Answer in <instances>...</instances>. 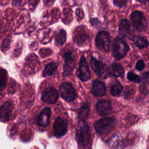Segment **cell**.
Listing matches in <instances>:
<instances>
[{
    "label": "cell",
    "instance_id": "5bb4252c",
    "mask_svg": "<svg viewBox=\"0 0 149 149\" xmlns=\"http://www.w3.org/2000/svg\"><path fill=\"white\" fill-rule=\"evenodd\" d=\"M132 33V27L130 22L127 19H123L119 24L118 35L119 37L123 38L130 36Z\"/></svg>",
    "mask_w": 149,
    "mask_h": 149
},
{
    "label": "cell",
    "instance_id": "ffe728a7",
    "mask_svg": "<svg viewBox=\"0 0 149 149\" xmlns=\"http://www.w3.org/2000/svg\"><path fill=\"white\" fill-rule=\"evenodd\" d=\"M122 84L118 81H115L110 87V94L112 96H119L122 92Z\"/></svg>",
    "mask_w": 149,
    "mask_h": 149
},
{
    "label": "cell",
    "instance_id": "7a4b0ae2",
    "mask_svg": "<svg viewBox=\"0 0 149 149\" xmlns=\"http://www.w3.org/2000/svg\"><path fill=\"white\" fill-rule=\"evenodd\" d=\"M115 125V120L113 118L105 117L97 121L95 125V129L98 134L105 136L113 129Z\"/></svg>",
    "mask_w": 149,
    "mask_h": 149
},
{
    "label": "cell",
    "instance_id": "7c38bea8",
    "mask_svg": "<svg viewBox=\"0 0 149 149\" xmlns=\"http://www.w3.org/2000/svg\"><path fill=\"white\" fill-rule=\"evenodd\" d=\"M97 113L101 116L109 115L112 112V105L111 102L107 100H98L95 105Z\"/></svg>",
    "mask_w": 149,
    "mask_h": 149
},
{
    "label": "cell",
    "instance_id": "603a6c76",
    "mask_svg": "<svg viewBox=\"0 0 149 149\" xmlns=\"http://www.w3.org/2000/svg\"><path fill=\"white\" fill-rule=\"evenodd\" d=\"M127 79L132 81L133 82H136V83H139L140 81V77L135 74L134 72H129L127 74Z\"/></svg>",
    "mask_w": 149,
    "mask_h": 149
},
{
    "label": "cell",
    "instance_id": "ac0fdd59",
    "mask_svg": "<svg viewBox=\"0 0 149 149\" xmlns=\"http://www.w3.org/2000/svg\"><path fill=\"white\" fill-rule=\"evenodd\" d=\"M133 41L134 45L140 49H143L144 48H146L148 45V41L145 38L141 36H137L134 37Z\"/></svg>",
    "mask_w": 149,
    "mask_h": 149
},
{
    "label": "cell",
    "instance_id": "7402d4cb",
    "mask_svg": "<svg viewBox=\"0 0 149 149\" xmlns=\"http://www.w3.org/2000/svg\"><path fill=\"white\" fill-rule=\"evenodd\" d=\"M66 31L63 29H61L59 31L55 37V44L58 45H62L66 41Z\"/></svg>",
    "mask_w": 149,
    "mask_h": 149
},
{
    "label": "cell",
    "instance_id": "d4e9b609",
    "mask_svg": "<svg viewBox=\"0 0 149 149\" xmlns=\"http://www.w3.org/2000/svg\"><path fill=\"white\" fill-rule=\"evenodd\" d=\"M113 3L119 8H122L126 5V0H113Z\"/></svg>",
    "mask_w": 149,
    "mask_h": 149
},
{
    "label": "cell",
    "instance_id": "6da1fadb",
    "mask_svg": "<svg viewBox=\"0 0 149 149\" xmlns=\"http://www.w3.org/2000/svg\"><path fill=\"white\" fill-rule=\"evenodd\" d=\"M75 139L79 149H91L92 140L90 128L84 120L79 121L75 127Z\"/></svg>",
    "mask_w": 149,
    "mask_h": 149
},
{
    "label": "cell",
    "instance_id": "2e32d148",
    "mask_svg": "<svg viewBox=\"0 0 149 149\" xmlns=\"http://www.w3.org/2000/svg\"><path fill=\"white\" fill-rule=\"evenodd\" d=\"M12 110V105L10 102L6 101L1 106V118L2 121H6L9 119Z\"/></svg>",
    "mask_w": 149,
    "mask_h": 149
},
{
    "label": "cell",
    "instance_id": "44dd1931",
    "mask_svg": "<svg viewBox=\"0 0 149 149\" xmlns=\"http://www.w3.org/2000/svg\"><path fill=\"white\" fill-rule=\"evenodd\" d=\"M57 69V65L56 63L52 62L48 63L45 68L44 72H43V76L47 77V76H51L54 74L55 70Z\"/></svg>",
    "mask_w": 149,
    "mask_h": 149
},
{
    "label": "cell",
    "instance_id": "f1b7e54d",
    "mask_svg": "<svg viewBox=\"0 0 149 149\" xmlns=\"http://www.w3.org/2000/svg\"><path fill=\"white\" fill-rule=\"evenodd\" d=\"M137 1H139L140 3H146L147 2H148L149 1V0H137Z\"/></svg>",
    "mask_w": 149,
    "mask_h": 149
},
{
    "label": "cell",
    "instance_id": "9c48e42d",
    "mask_svg": "<svg viewBox=\"0 0 149 149\" xmlns=\"http://www.w3.org/2000/svg\"><path fill=\"white\" fill-rule=\"evenodd\" d=\"M64 59L65 63L63 66V76L66 77L71 74L73 72L76 65V61L73 54L69 51L65 54Z\"/></svg>",
    "mask_w": 149,
    "mask_h": 149
},
{
    "label": "cell",
    "instance_id": "8fae6325",
    "mask_svg": "<svg viewBox=\"0 0 149 149\" xmlns=\"http://www.w3.org/2000/svg\"><path fill=\"white\" fill-rule=\"evenodd\" d=\"M58 97L57 90L52 87L46 88L41 93V100L48 104L55 103Z\"/></svg>",
    "mask_w": 149,
    "mask_h": 149
},
{
    "label": "cell",
    "instance_id": "484cf974",
    "mask_svg": "<svg viewBox=\"0 0 149 149\" xmlns=\"http://www.w3.org/2000/svg\"><path fill=\"white\" fill-rule=\"evenodd\" d=\"M144 63L143 60H139L136 64V68L137 70L141 71L144 68Z\"/></svg>",
    "mask_w": 149,
    "mask_h": 149
},
{
    "label": "cell",
    "instance_id": "cb8c5ba5",
    "mask_svg": "<svg viewBox=\"0 0 149 149\" xmlns=\"http://www.w3.org/2000/svg\"><path fill=\"white\" fill-rule=\"evenodd\" d=\"M6 71L5 69H2L1 70V73H0V79H1V87H4V86L5 85L6 83Z\"/></svg>",
    "mask_w": 149,
    "mask_h": 149
},
{
    "label": "cell",
    "instance_id": "277c9868",
    "mask_svg": "<svg viewBox=\"0 0 149 149\" xmlns=\"http://www.w3.org/2000/svg\"><path fill=\"white\" fill-rule=\"evenodd\" d=\"M91 65L95 73L101 79H106L111 74L110 68L107 65L94 57L91 58Z\"/></svg>",
    "mask_w": 149,
    "mask_h": 149
},
{
    "label": "cell",
    "instance_id": "d6986e66",
    "mask_svg": "<svg viewBox=\"0 0 149 149\" xmlns=\"http://www.w3.org/2000/svg\"><path fill=\"white\" fill-rule=\"evenodd\" d=\"M89 111H90L89 104L87 102H86L82 105V106L80 107L79 109V118L81 120H84L87 119L89 115Z\"/></svg>",
    "mask_w": 149,
    "mask_h": 149
},
{
    "label": "cell",
    "instance_id": "5b68a950",
    "mask_svg": "<svg viewBox=\"0 0 149 149\" xmlns=\"http://www.w3.org/2000/svg\"><path fill=\"white\" fill-rule=\"evenodd\" d=\"M130 20L135 29L140 31H144L147 27V23L143 13L134 11L130 15Z\"/></svg>",
    "mask_w": 149,
    "mask_h": 149
},
{
    "label": "cell",
    "instance_id": "3957f363",
    "mask_svg": "<svg viewBox=\"0 0 149 149\" xmlns=\"http://www.w3.org/2000/svg\"><path fill=\"white\" fill-rule=\"evenodd\" d=\"M129 51V47L127 43L119 37L115 39L112 45V53L114 58L117 60L123 58Z\"/></svg>",
    "mask_w": 149,
    "mask_h": 149
},
{
    "label": "cell",
    "instance_id": "4316f807",
    "mask_svg": "<svg viewBox=\"0 0 149 149\" xmlns=\"http://www.w3.org/2000/svg\"><path fill=\"white\" fill-rule=\"evenodd\" d=\"M142 80L145 84H149V72L143 74Z\"/></svg>",
    "mask_w": 149,
    "mask_h": 149
},
{
    "label": "cell",
    "instance_id": "4fadbf2b",
    "mask_svg": "<svg viewBox=\"0 0 149 149\" xmlns=\"http://www.w3.org/2000/svg\"><path fill=\"white\" fill-rule=\"evenodd\" d=\"M51 110L49 107H46L42 109L37 117V122L38 125L46 127L48 126L51 116Z\"/></svg>",
    "mask_w": 149,
    "mask_h": 149
},
{
    "label": "cell",
    "instance_id": "ba28073f",
    "mask_svg": "<svg viewBox=\"0 0 149 149\" xmlns=\"http://www.w3.org/2000/svg\"><path fill=\"white\" fill-rule=\"evenodd\" d=\"M60 93L62 98L67 102L72 101L76 97L73 87L69 82H64L61 85Z\"/></svg>",
    "mask_w": 149,
    "mask_h": 149
},
{
    "label": "cell",
    "instance_id": "52a82bcc",
    "mask_svg": "<svg viewBox=\"0 0 149 149\" xmlns=\"http://www.w3.org/2000/svg\"><path fill=\"white\" fill-rule=\"evenodd\" d=\"M95 44L97 47L100 49L107 52L110 46V36L107 31L99 32L95 37Z\"/></svg>",
    "mask_w": 149,
    "mask_h": 149
},
{
    "label": "cell",
    "instance_id": "8992f818",
    "mask_svg": "<svg viewBox=\"0 0 149 149\" xmlns=\"http://www.w3.org/2000/svg\"><path fill=\"white\" fill-rule=\"evenodd\" d=\"M54 136L57 138H60L64 136L68 129L67 122L60 116L55 118L52 126Z\"/></svg>",
    "mask_w": 149,
    "mask_h": 149
},
{
    "label": "cell",
    "instance_id": "9a60e30c",
    "mask_svg": "<svg viewBox=\"0 0 149 149\" xmlns=\"http://www.w3.org/2000/svg\"><path fill=\"white\" fill-rule=\"evenodd\" d=\"M91 92L95 96L100 97L104 95L105 93V84L98 80H94L92 84Z\"/></svg>",
    "mask_w": 149,
    "mask_h": 149
},
{
    "label": "cell",
    "instance_id": "30bf717a",
    "mask_svg": "<svg viewBox=\"0 0 149 149\" xmlns=\"http://www.w3.org/2000/svg\"><path fill=\"white\" fill-rule=\"evenodd\" d=\"M77 75L79 79L83 81H87L90 77L88 66L84 57L82 56L80 58L79 66L77 71Z\"/></svg>",
    "mask_w": 149,
    "mask_h": 149
},
{
    "label": "cell",
    "instance_id": "83f0119b",
    "mask_svg": "<svg viewBox=\"0 0 149 149\" xmlns=\"http://www.w3.org/2000/svg\"><path fill=\"white\" fill-rule=\"evenodd\" d=\"M23 0H13L12 5L14 6H19Z\"/></svg>",
    "mask_w": 149,
    "mask_h": 149
},
{
    "label": "cell",
    "instance_id": "e0dca14e",
    "mask_svg": "<svg viewBox=\"0 0 149 149\" xmlns=\"http://www.w3.org/2000/svg\"><path fill=\"white\" fill-rule=\"evenodd\" d=\"M109 68L111 74L115 77H122L124 74L123 69L120 65L116 63H113Z\"/></svg>",
    "mask_w": 149,
    "mask_h": 149
},
{
    "label": "cell",
    "instance_id": "f546056e",
    "mask_svg": "<svg viewBox=\"0 0 149 149\" xmlns=\"http://www.w3.org/2000/svg\"><path fill=\"white\" fill-rule=\"evenodd\" d=\"M6 1H8V0H6Z\"/></svg>",
    "mask_w": 149,
    "mask_h": 149
}]
</instances>
